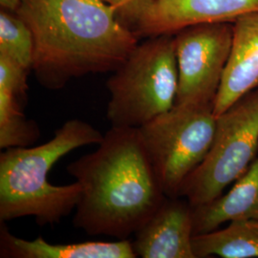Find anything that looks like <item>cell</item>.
Wrapping results in <instances>:
<instances>
[{
    "label": "cell",
    "instance_id": "obj_7",
    "mask_svg": "<svg viewBox=\"0 0 258 258\" xmlns=\"http://www.w3.org/2000/svg\"><path fill=\"white\" fill-rule=\"evenodd\" d=\"M233 24L203 23L174 35L178 66L175 104L212 105L231 55Z\"/></svg>",
    "mask_w": 258,
    "mask_h": 258
},
{
    "label": "cell",
    "instance_id": "obj_8",
    "mask_svg": "<svg viewBox=\"0 0 258 258\" xmlns=\"http://www.w3.org/2000/svg\"><path fill=\"white\" fill-rule=\"evenodd\" d=\"M258 11V0H153L134 28L137 37L175 35L184 28L203 23L231 22Z\"/></svg>",
    "mask_w": 258,
    "mask_h": 258
},
{
    "label": "cell",
    "instance_id": "obj_18",
    "mask_svg": "<svg viewBox=\"0 0 258 258\" xmlns=\"http://www.w3.org/2000/svg\"><path fill=\"white\" fill-rule=\"evenodd\" d=\"M22 0H0V5L2 10L16 13L19 9Z\"/></svg>",
    "mask_w": 258,
    "mask_h": 258
},
{
    "label": "cell",
    "instance_id": "obj_13",
    "mask_svg": "<svg viewBox=\"0 0 258 258\" xmlns=\"http://www.w3.org/2000/svg\"><path fill=\"white\" fill-rule=\"evenodd\" d=\"M192 249L195 258H258V220H232L225 229L195 234Z\"/></svg>",
    "mask_w": 258,
    "mask_h": 258
},
{
    "label": "cell",
    "instance_id": "obj_4",
    "mask_svg": "<svg viewBox=\"0 0 258 258\" xmlns=\"http://www.w3.org/2000/svg\"><path fill=\"white\" fill-rule=\"evenodd\" d=\"M111 126L139 128L171 109L178 90L174 35L138 44L106 83Z\"/></svg>",
    "mask_w": 258,
    "mask_h": 258
},
{
    "label": "cell",
    "instance_id": "obj_6",
    "mask_svg": "<svg viewBox=\"0 0 258 258\" xmlns=\"http://www.w3.org/2000/svg\"><path fill=\"white\" fill-rule=\"evenodd\" d=\"M258 150V89L246 94L216 117L212 147L182 184L179 197L192 207L223 194L254 161Z\"/></svg>",
    "mask_w": 258,
    "mask_h": 258
},
{
    "label": "cell",
    "instance_id": "obj_14",
    "mask_svg": "<svg viewBox=\"0 0 258 258\" xmlns=\"http://www.w3.org/2000/svg\"><path fill=\"white\" fill-rule=\"evenodd\" d=\"M27 102L14 93L0 89V148L32 147L40 136L35 120L24 115Z\"/></svg>",
    "mask_w": 258,
    "mask_h": 258
},
{
    "label": "cell",
    "instance_id": "obj_3",
    "mask_svg": "<svg viewBox=\"0 0 258 258\" xmlns=\"http://www.w3.org/2000/svg\"><path fill=\"white\" fill-rule=\"evenodd\" d=\"M103 135L90 123L67 120L54 137L37 147L12 148L0 154V221L34 217L37 225L58 224L76 210L81 185H55L48 174L55 163L77 148L99 145Z\"/></svg>",
    "mask_w": 258,
    "mask_h": 258
},
{
    "label": "cell",
    "instance_id": "obj_10",
    "mask_svg": "<svg viewBox=\"0 0 258 258\" xmlns=\"http://www.w3.org/2000/svg\"><path fill=\"white\" fill-rule=\"evenodd\" d=\"M232 24L231 55L213 102L215 117L258 89V11L242 16Z\"/></svg>",
    "mask_w": 258,
    "mask_h": 258
},
{
    "label": "cell",
    "instance_id": "obj_12",
    "mask_svg": "<svg viewBox=\"0 0 258 258\" xmlns=\"http://www.w3.org/2000/svg\"><path fill=\"white\" fill-rule=\"evenodd\" d=\"M194 232L205 233L224 223L238 219L258 220V159L234 182L227 194L210 203L192 207Z\"/></svg>",
    "mask_w": 258,
    "mask_h": 258
},
{
    "label": "cell",
    "instance_id": "obj_11",
    "mask_svg": "<svg viewBox=\"0 0 258 258\" xmlns=\"http://www.w3.org/2000/svg\"><path fill=\"white\" fill-rule=\"evenodd\" d=\"M0 257L135 258L137 254L128 239L51 244L41 237L34 240L19 238L10 232L5 222H1Z\"/></svg>",
    "mask_w": 258,
    "mask_h": 258
},
{
    "label": "cell",
    "instance_id": "obj_15",
    "mask_svg": "<svg viewBox=\"0 0 258 258\" xmlns=\"http://www.w3.org/2000/svg\"><path fill=\"white\" fill-rule=\"evenodd\" d=\"M0 53L32 69L34 38L27 24L16 13L0 12Z\"/></svg>",
    "mask_w": 258,
    "mask_h": 258
},
{
    "label": "cell",
    "instance_id": "obj_16",
    "mask_svg": "<svg viewBox=\"0 0 258 258\" xmlns=\"http://www.w3.org/2000/svg\"><path fill=\"white\" fill-rule=\"evenodd\" d=\"M30 69L9 55L0 53V89L16 94L27 102V76Z\"/></svg>",
    "mask_w": 258,
    "mask_h": 258
},
{
    "label": "cell",
    "instance_id": "obj_2",
    "mask_svg": "<svg viewBox=\"0 0 258 258\" xmlns=\"http://www.w3.org/2000/svg\"><path fill=\"white\" fill-rule=\"evenodd\" d=\"M98 146L66 167L82 188L73 225L88 235L127 239L166 196L139 128L111 126Z\"/></svg>",
    "mask_w": 258,
    "mask_h": 258
},
{
    "label": "cell",
    "instance_id": "obj_9",
    "mask_svg": "<svg viewBox=\"0 0 258 258\" xmlns=\"http://www.w3.org/2000/svg\"><path fill=\"white\" fill-rule=\"evenodd\" d=\"M192 206L180 197H166L156 212L135 232L137 257L195 258Z\"/></svg>",
    "mask_w": 258,
    "mask_h": 258
},
{
    "label": "cell",
    "instance_id": "obj_1",
    "mask_svg": "<svg viewBox=\"0 0 258 258\" xmlns=\"http://www.w3.org/2000/svg\"><path fill=\"white\" fill-rule=\"evenodd\" d=\"M16 14L33 34L32 70L50 90L86 75L114 72L139 44L103 0H22Z\"/></svg>",
    "mask_w": 258,
    "mask_h": 258
},
{
    "label": "cell",
    "instance_id": "obj_17",
    "mask_svg": "<svg viewBox=\"0 0 258 258\" xmlns=\"http://www.w3.org/2000/svg\"><path fill=\"white\" fill-rule=\"evenodd\" d=\"M127 27H136L150 9L153 0H103ZM132 30V29H131Z\"/></svg>",
    "mask_w": 258,
    "mask_h": 258
},
{
    "label": "cell",
    "instance_id": "obj_5",
    "mask_svg": "<svg viewBox=\"0 0 258 258\" xmlns=\"http://www.w3.org/2000/svg\"><path fill=\"white\" fill-rule=\"evenodd\" d=\"M216 128L212 105L174 104L139 131L166 197H179L185 179L201 165Z\"/></svg>",
    "mask_w": 258,
    "mask_h": 258
}]
</instances>
